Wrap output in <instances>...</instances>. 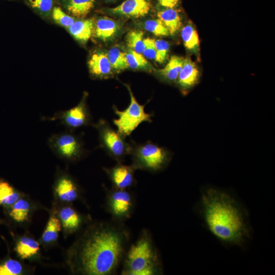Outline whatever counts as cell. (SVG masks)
<instances>
[{
    "instance_id": "9",
    "label": "cell",
    "mask_w": 275,
    "mask_h": 275,
    "mask_svg": "<svg viewBox=\"0 0 275 275\" xmlns=\"http://www.w3.org/2000/svg\"><path fill=\"white\" fill-rule=\"evenodd\" d=\"M50 120H59L70 129H76L87 125L90 121V116L85 97L75 106L57 114Z\"/></svg>"
},
{
    "instance_id": "15",
    "label": "cell",
    "mask_w": 275,
    "mask_h": 275,
    "mask_svg": "<svg viewBox=\"0 0 275 275\" xmlns=\"http://www.w3.org/2000/svg\"><path fill=\"white\" fill-rule=\"evenodd\" d=\"M55 190L61 200L66 202H71L78 197L77 187L72 180L68 176H63L58 180Z\"/></svg>"
},
{
    "instance_id": "32",
    "label": "cell",
    "mask_w": 275,
    "mask_h": 275,
    "mask_svg": "<svg viewBox=\"0 0 275 275\" xmlns=\"http://www.w3.org/2000/svg\"><path fill=\"white\" fill-rule=\"evenodd\" d=\"M156 49V56L155 60L159 63H163L167 58L169 44L166 41L163 40H157L155 41Z\"/></svg>"
},
{
    "instance_id": "36",
    "label": "cell",
    "mask_w": 275,
    "mask_h": 275,
    "mask_svg": "<svg viewBox=\"0 0 275 275\" xmlns=\"http://www.w3.org/2000/svg\"><path fill=\"white\" fill-rule=\"evenodd\" d=\"M107 1H114V0H106Z\"/></svg>"
},
{
    "instance_id": "29",
    "label": "cell",
    "mask_w": 275,
    "mask_h": 275,
    "mask_svg": "<svg viewBox=\"0 0 275 275\" xmlns=\"http://www.w3.org/2000/svg\"><path fill=\"white\" fill-rule=\"evenodd\" d=\"M22 271V267L19 262L9 259L0 263V275H18Z\"/></svg>"
},
{
    "instance_id": "30",
    "label": "cell",
    "mask_w": 275,
    "mask_h": 275,
    "mask_svg": "<svg viewBox=\"0 0 275 275\" xmlns=\"http://www.w3.org/2000/svg\"><path fill=\"white\" fill-rule=\"evenodd\" d=\"M144 28L147 31L156 36H167L170 34L169 31L159 19L146 21Z\"/></svg>"
},
{
    "instance_id": "14",
    "label": "cell",
    "mask_w": 275,
    "mask_h": 275,
    "mask_svg": "<svg viewBox=\"0 0 275 275\" xmlns=\"http://www.w3.org/2000/svg\"><path fill=\"white\" fill-rule=\"evenodd\" d=\"M119 29L118 23L114 20L107 17L100 18L94 23V36L104 41L113 38Z\"/></svg>"
},
{
    "instance_id": "1",
    "label": "cell",
    "mask_w": 275,
    "mask_h": 275,
    "mask_svg": "<svg viewBox=\"0 0 275 275\" xmlns=\"http://www.w3.org/2000/svg\"><path fill=\"white\" fill-rule=\"evenodd\" d=\"M129 239V232L120 222L93 223L69 249L67 265L74 274H114L123 261Z\"/></svg>"
},
{
    "instance_id": "19",
    "label": "cell",
    "mask_w": 275,
    "mask_h": 275,
    "mask_svg": "<svg viewBox=\"0 0 275 275\" xmlns=\"http://www.w3.org/2000/svg\"><path fill=\"white\" fill-rule=\"evenodd\" d=\"M40 250L39 243L35 239L21 237L17 242L15 250L21 259H28L36 255Z\"/></svg>"
},
{
    "instance_id": "22",
    "label": "cell",
    "mask_w": 275,
    "mask_h": 275,
    "mask_svg": "<svg viewBox=\"0 0 275 275\" xmlns=\"http://www.w3.org/2000/svg\"><path fill=\"white\" fill-rule=\"evenodd\" d=\"M184 45L190 51L198 53L199 51V39L197 31L191 24H187L181 30Z\"/></svg>"
},
{
    "instance_id": "2",
    "label": "cell",
    "mask_w": 275,
    "mask_h": 275,
    "mask_svg": "<svg viewBox=\"0 0 275 275\" xmlns=\"http://www.w3.org/2000/svg\"><path fill=\"white\" fill-rule=\"evenodd\" d=\"M202 216L211 234L226 244L241 246L250 236L245 209L226 193L213 188L201 198Z\"/></svg>"
},
{
    "instance_id": "28",
    "label": "cell",
    "mask_w": 275,
    "mask_h": 275,
    "mask_svg": "<svg viewBox=\"0 0 275 275\" xmlns=\"http://www.w3.org/2000/svg\"><path fill=\"white\" fill-rule=\"evenodd\" d=\"M143 36L144 32L142 31L133 30L129 32L126 41L129 49L142 54L144 48Z\"/></svg>"
},
{
    "instance_id": "13",
    "label": "cell",
    "mask_w": 275,
    "mask_h": 275,
    "mask_svg": "<svg viewBox=\"0 0 275 275\" xmlns=\"http://www.w3.org/2000/svg\"><path fill=\"white\" fill-rule=\"evenodd\" d=\"M90 73L96 76L103 77L109 75L112 66L107 54L98 51L92 54L88 62Z\"/></svg>"
},
{
    "instance_id": "7",
    "label": "cell",
    "mask_w": 275,
    "mask_h": 275,
    "mask_svg": "<svg viewBox=\"0 0 275 275\" xmlns=\"http://www.w3.org/2000/svg\"><path fill=\"white\" fill-rule=\"evenodd\" d=\"M134 200L127 189L114 187L108 191L106 207L113 219L121 222L130 217L133 211Z\"/></svg>"
},
{
    "instance_id": "16",
    "label": "cell",
    "mask_w": 275,
    "mask_h": 275,
    "mask_svg": "<svg viewBox=\"0 0 275 275\" xmlns=\"http://www.w3.org/2000/svg\"><path fill=\"white\" fill-rule=\"evenodd\" d=\"M94 22L93 19L76 20L68 28L71 35L81 42H87L93 33Z\"/></svg>"
},
{
    "instance_id": "12",
    "label": "cell",
    "mask_w": 275,
    "mask_h": 275,
    "mask_svg": "<svg viewBox=\"0 0 275 275\" xmlns=\"http://www.w3.org/2000/svg\"><path fill=\"white\" fill-rule=\"evenodd\" d=\"M199 77V71L189 58L184 59L182 68L178 76V84L184 89L192 87Z\"/></svg>"
},
{
    "instance_id": "35",
    "label": "cell",
    "mask_w": 275,
    "mask_h": 275,
    "mask_svg": "<svg viewBox=\"0 0 275 275\" xmlns=\"http://www.w3.org/2000/svg\"><path fill=\"white\" fill-rule=\"evenodd\" d=\"M159 4L166 8H174L177 5L179 0H158Z\"/></svg>"
},
{
    "instance_id": "31",
    "label": "cell",
    "mask_w": 275,
    "mask_h": 275,
    "mask_svg": "<svg viewBox=\"0 0 275 275\" xmlns=\"http://www.w3.org/2000/svg\"><path fill=\"white\" fill-rule=\"evenodd\" d=\"M52 18L60 25L67 28H69L75 21L73 17L66 14L60 7L53 8Z\"/></svg>"
},
{
    "instance_id": "33",
    "label": "cell",
    "mask_w": 275,
    "mask_h": 275,
    "mask_svg": "<svg viewBox=\"0 0 275 275\" xmlns=\"http://www.w3.org/2000/svg\"><path fill=\"white\" fill-rule=\"evenodd\" d=\"M33 8L44 14H47L51 9L53 0H28Z\"/></svg>"
},
{
    "instance_id": "18",
    "label": "cell",
    "mask_w": 275,
    "mask_h": 275,
    "mask_svg": "<svg viewBox=\"0 0 275 275\" xmlns=\"http://www.w3.org/2000/svg\"><path fill=\"white\" fill-rule=\"evenodd\" d=\"M157 16L167 28L170 34H175L181 26L179 13L174 8H166L159 11Z\"/></svg>"
},
{
    "instance_id": "8",
    "label": "cell",
    "mask_w": 275,
    "mask_h": 275,
    "mask_svg": "<svg viewBox=\"0 0 275 275\" xmlns=\"http://www.w3.org/2000/svg\"><path fill=\"white\" fill-rule=\"evenodd\" d=\"M49 143L56 153L69 160L79 158L84 151L79 138L72 133L55 134L50 138Z\"/></svg>"
},
{
    "instance_id": "27",
    "label": "cell",
    "mask_w": 275,
    "mask_h": 275,
    "mask_svg": "<svg viewBox=\"0 0 275 275\" xmlns=\"http://www.w3.org/2000/svg\"><path fill=\"white\" fill-rule=\"evenodd\" d=\"M126 53L128 67L133 69H146L150 67V65L145 57L142 54L129 49Z\"/></svg>"
},
{
    "instance_id": "23",
    "label": "cell",
    "mask_w": 275,
    "mask_h": 275,
    "mask_svg": "<svg viewBox=\"0 0 275 275\" xmlns=\"http://www.w3.org/2000/svg\"><path fill=\"white\" fill-rule=\"evenodd\" d=\"M19 197V193L10 183L0 180V205L11 206Z\"/></svg>"
},
{
    "instance_id": "17",
    "label": "cell",
    "mask_w": 275,
    "mask_h": 275,
    "mask_svg": "<svg viewBox=\"0 0 275 275\" xmlns=\"http://www.w3.org/2000/svg\"><path fill=\"white\" fill-rule=\"evenodd\" d=\"M59 216L62 226L68 233H73L78 229L82 223L81 216L72 207L63 208Z\"/></svg>"
},
{
    "instance_id": "24",
    "label": "cell",
    "mask_w": 275,
    "mask_h": 275,
    "mask_svg": "<svg viewBox=\"0 0 275 275\" xmlns=\"http://www.w3.org/2000/svg\"><path fill=\"white\" fill-rule=\"evenodd\" d=\"M30 209V204L27 201L18 199L11 205L9 215L15 222L21 223L28 219Z\"/></svg>"
},
{
    "instance_id": "34",
    "label": "cell",
    "mask_w": 275,
    "mask_h": 275,
    "mask_svg": "<svg viewBox=\"0 0 275 275\" xmlns=\"http://www.w3.org/2000/svg\"><path fill=\"white\" fill-rule=\"evenodd\" d=\"M155 40L150 38H146L143 40V56L149 59H155L156 56Z\"/></svg>"
},
{
    "instance_id": "3",
    "label": "cell",
    "mask_w": 275,
    "mask_h": 275,
    "mask_svg": "<svg viewBox=\"0 0 275 275\" xmlns=\"http://www.w3.org/2000/svg\"><path fill=\"white\" fill-rule=\"evenodd\" d=\"M162 273L161 264L152 237L143 230L125 254L122 275H157Z\"/></svg>"
},
{
    "instance_id": "11",
    "label": "cell",
    "mask_w": 275,
    "mask_h": 275,
    "mask_svg": "<svg viewBox=\"0 0 275 275\" xmlns=\"http://www.w3.org/2000/svg\"><path fill=\"white\" fill-rule=\"evenodd\" d=\"M150 9V4L148 0H126L110 11L128 17L139 18L146 15Z\"/></svg>"
},
{
    "instance_id": "5",
    "label": "cell",
    "mask_w": 275,
    "mask_h": 275,
    "mask_svg": "<svg viewBox=\"0 0 275 275\" xmlns=\"http://www.w3.org/2000/svg\"><path fill=\"white\" fill-rule=\"evenodd\" d=\"M125 86L130 95V104L122 111L115 106L113 108L115 113L118 116V119H114L113 122L117 128V131L125 137L130 135L142 122H152V115L145 112V105L138 102L130 87L127 85Z\"/></svg>"
},
{
    "instance_id": "20",
    "label": "cell",
    "mask_w": 275,
    "mask_h": 275,
    "mask_svg": "<svg viewBox=\"0 0 275 275\" xmlns=\"http://www.w3.org/2000/svg\"><path fill=\"white\" fill-rule=\"evenodd\" d=\"M184 58L177 56H172L166 66L158 70L159 74L169 81L176 80L182 68Z\"/></svg>"
},
{
    "instance_id": "10",
    "label": "cell",
    "mask_w": 275,
    "mask_h": 275,
    "mask_svg": "<svg viewBox=\"0 0 275 275\" xmlns=\"http://www.w3.org/2000/svg\"><path fill=\"white\" fill-rule=\"evenodd\" d=\"M104 170L115 188L127 189L135 183L134 173L136 170L132 165L118 162L115 166Z\"/></svg>"
},
{
    "instance_id": "6",
    "label": "cell",
    "mask_w": 275,
    "mask_h": 275,
    "mask_svg": "<svg viewBox=\"0 0 275 275\" xmlns=\"http://www.w3.org/2000/svg\"><path fill=\"white\" fill-rule=\"evenodd\" d=\"M99 133L100 146L118 162L131 154L132 145L126 142L125 136L114 130L104 120H100L95 125Z\"/></svg>"
},
{
    "instance_id": "21",
    "label": "cell",
    "mask_w": 275,
    "mask_h": 275,
    "mask_svg": "<svg viewBox=\"0 0 275 275\" xmlns=\"http://www.w3.org/2000/svg\"><path fill=\"white\" fill-rule=\"evenodd\" d=\"M94 4L95 0H68L66 8L73 16L83 18L91 11Z\"/></svg>"
},
{
    "instance_id": "4",
    "label": "cell",
    "mask_w": 275,
    "mask_h": 275,
    "mask_svg": "<svg viewBox=\"0 0 275 275\" xmlns=\"http://www.w3.org/2000/svg\"><path fill=\"white\" fill-rule=\"evenodd\" d=\"M131 154L133 160L131 165L135 170L157 172L163 169L169 159L167 151L150 141L132 145Z\"/></svg>"
},
{
    "instance_id": "25",
    "label": "cell",
    "mask_w": 275,
    "mask_h": 275,
    "mask_svg": "<svg viewBox=\"0 0 275 275\" xmlns=\"http://www.w3.org/2000/svg\"><path fill=\"white\" fill-rule=\"evenodd\" d=\"M62 228L60 220L56 216L51 215L48 219L42 238L45 243H50L57 240L58 234Z\"/></svg>"
},
{
    "instance_id": "26",
    "label": "cell",
    "mask_w": 275,
    "mask_h": 275,
    "mask_svg": "<svg viewBox=\"0 0 275 275\" xmlns=\"http://www.w3.org/2000/svg\"><path fill=\"white\" fill-rule=\"evenodd\" d=\"M112 68L117 71L128 68L126 53L117 47L111 48L107 53Z\"/></svg>"
}]
</instances>
